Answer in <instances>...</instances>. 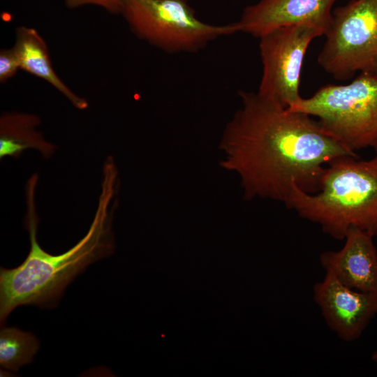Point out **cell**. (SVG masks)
Returning <instances> with one entry per match:
<instances>
[{"mask_svg":"<svg viewBox=\"0 0 377 377\" xmlns=\"http://www.w3.org/2000/svg\"><path fill=\"white\" fill-rule=\"evenodd\" d=\"M373 239L364 231L350 229L341 249L320 254L321 267L350 288L377 294V249Z\"/></svg>","mask_w":377,"mask_h":377,"instance_id":"obj_10","label":"cell"},{"mask_svg":"<svg viewBox=\"0 0 377 377\" xmlns=\"http://www.w3.org/2000/svg\"><path fill=\"white\" fill-rule=\"evenodd\" d=\"M39 118L34 114L13 113L0 119V156H19L27 149L38 150L45 158L50 157L54 145L47 142L36 130Z\"/></svg>","mask_w":377,"mask_h":377,"instance_id":"obj_12","label":"cell"},{"mask_svg":"<svg viewBox=\"0 0 377 377\" xmlns=\"http://www.w3.org/2000/svg\"><path fill=\"white\" fill-rule=\"evenodd\" d=\"M241 108L224 131L223 166L241 178L244 197L286 203L295 184L319 190L325 168L344 155L359 157L326 133L318 120L290 110L258 92L239 91Z\"/></svg>","mask_w":377,"mask_h":377,"instance_id":"obj_1","label":"cell"},{"mask_svg":"<svg viewBox=\"0 0 377 377\" xmlns=\"http://www.w3.org/2000/svg\"><path fill=\"white\" fill-rule=\"evenodd\" d=\"M124 0H64L66 6L71 9L84 6H99L112 14L121 13Z\"/></svg>","mask_w":377,"mask_h":377,"instance_id":"obj_15","label":"cell"},{"mask_svg":"<svg viewBox=\"0 0 377 377\" xmlns=\"http://www.w3.org/2000/svg\"><path fill=\"white\" fill-rule=\"evenodd\" d=\"M318 118L323 131L353 154L377 151V75L359 73L346 84H328L288 108Z\"/></svg>","mask_w":377,"mask_h":377,"instance_id":"obj_4","label":"cell"},{"mask_svg":"<svg viewBox=\"0 0 377 377\" xmlns=\"http://www.w3.org/2000/svg\"><path fill=\"white\" fill-rule=\"evenodd\" d=\"M38 180V175L34 174L25 187L24 223L29 234V252L18 267L0 270L1 325L19 306H54L77 275L114 251L112 222L118 186V171L114 162L107 161L103 164L101 192L88 232L75 246L59 255L45 251L37 239L38 217L35 199Z\"/></svg>","mask_w":377,"mask_h":377,"instance_id":"obj_2","label":"cell"},{"mask_svg":"<svg viewBox=\"0 0 377 377\" xmlns=\"http://www.w3.org/2000/svg\"><path fill=\"white\" fill-rule=\"evenodd\" d=\"M371 358L377 364V348L372 353Z\"/></svg>","mask_w":377,"mask_h":377,"instance_id":"obj_16","label":"cell"},{"mask_svg":"<svg viewBox=\"0 0 377 377\" xmlns=\"http://www.w3.org/2000/svg\"><path fill=\"white\" fill-rule=\"evenodd\" d=\"M40 348L38 339L31 332L15 327H3L0 332V364L14 371L32 362Z\"/></svg>","mask_w":377,"mask_h":377,"instance_id":"obj_13","label":"cell"},{"mask_svg":"<svg viewBox=\"0 0 377 377\" xmlns=\"http://www.w3.org/2000/svg\"><path fill=\"white\" fill-rule=\"evenodd\" d=\"M121 14L138 38L170 54L195 52L216 39L238 33L235 22H202L188 0H124Z\"/></svg>","mask_w":377,"mask_h":377,"instance_id":"obj_5","label":"cell"},{"mask_svg":"<svg viewBox=\"0 0 377 377\" xmlns=\"http://www.w3.org/2000/svg\"><path fill=\"white\" fill-rule=\"evenodd\" d=\"M325 36L318 63L333 78L377 75V0H350L333 9Z\"/></svg>","mask_w":377,"mask_h":377,"instance_id":"obj_6","label":"cell"},{"mask_svg":"<svg viewBox=\"0 0 377 377\" xmlns=\"http://www.w3.org/2000/svg\"><path fill=\"white\" fill-rule=\"evenodd\" d=\"M15 36L13 47L17 54L20 69L49 82L77 109H86L87 101L71 91L55 73L47 45L38 32L33 28L20 27L17 29Z\"/></svg>","mask_w":377,"mask_h":377,"instance_id":"obj_11","label":"cell"},{"mask_svg":"<svg viewBox=\"0 0 377 377\" xmlns=\"http://www.w3.org/2000/svg\"><path fill=\"white\" fill-rule=\"evenodd\" d=\"M321 33L306 25H290L272 30L259 38L263 65L258 93L285 108L302 97L300 84L304 59L312 40Z\"/></svg>","mask_w":377,"mask_h":377,"instance_id":"obj_7","label":"cell"},{"mask_svg":"<svg viewBox=\"0 0 377 377\" xmlns=\"http://www.w3.org/2000/svg\"><path fill=\"white\" fill-rule=\"evenodd\" d=\"M313 299L327 327L345 342L358 339L377 315V294L350 288L329 273L314 284Z\"/></svg>","mask_w":377,"mask_h":377,"instance_id":"obj_8","label":"cell"},{"mask_svg":"<svg viewBox=\"0 0 377 377\" xmlns=\"http://www.w3.org/2000/svg\"><path fill=\"white\" fill-rule=\"evenodd\" d=\"M285 205L333 239L343 240L352 228L377 236V151L367 160L350 155L334 159L316 193L293 184Z\"/></svg>","mask_w":377,"mask_h":377,"instance_id":"obj_3","label":"cell"},{"mask_svg":"<svg viewBox=\"0 0 377 377\" xmlns=\"http://www.w3.org/2000/svg\"><path fill=\"white\" fill-rule=\"evenodd\" d=\"M338 0H259L246 7L235 22L238 33L260 38L276 29L306 25L325 36L332 20L333 6Z\"/></svg>","mask_w":377,"mask_h":377,"instance_id":"obj_9","label":"cell"},{"mask_svg":"<svg viewBox=\"0 0 377 377\" xmlns=\"http://www.w3.org/2000/svg\"><path fill=\"white\" fill-rule=\"evenodd\" d=\"M20 69L19 60L13 47L0 52V82H5Z\"/></svg>","mask_w":377,"mask_h":377,"instance_id":"obj_14","label":"cell"}]
</instances>
